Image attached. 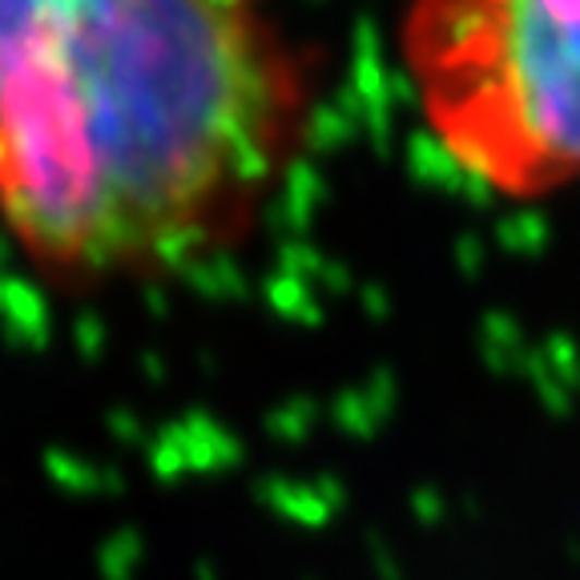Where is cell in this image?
I'll return each instance as SVG.
<instances>
[{"mask_svg": "<svg viewBox=\"0 0 580 580\" xmlns=\"http://www.w3.org/2000/svg\"><path fill=\"white\" fill-rule=\"evenodd\" d=\"M311 113L278 0H0V226L53 287L154 282L238 246Z\"/></svg>", "mask_w": 580, "mask_h": 580, "instance_id": "obj_1", "label": "cell"}, {"mask_svg": "<svg viewBox=\"0 0 580 580\" xmlns=\"http://www.w3.org/2000/svg\"><path fill=\"white\" fill-rule=\"evenodd\" d=\"M399 61L468 182L508 202L580 185V0H403Z\"/></svg>", "mask_w": 580, "mask_h": 580, "instance_id": "obj_2", "label": "cell"}]
</instances>
